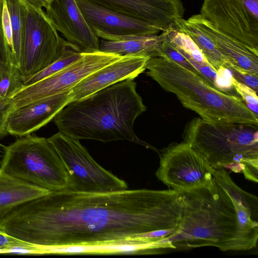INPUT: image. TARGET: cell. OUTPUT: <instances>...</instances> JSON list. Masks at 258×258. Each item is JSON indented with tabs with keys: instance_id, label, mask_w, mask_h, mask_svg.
Segmentation results:
<instances>
[{
	"instance_id": "cell-1",
	"label": "cell",
	"mask_w": 258,
	"mask_h": 258,
	"mask_svg": "<svg viewBox=\"0 0 258 258\" xmlns=\"http://www.w3.org/2000/svg\"><path fill=\"white\" fill-rule=\"evenodd\" d=\"M183 203L176 190L124 189L105 192L50 191L7 215L0 230L46 247L143 244L136 236L174 234Z\"/></svg>"
},
{
	"instance_id": "cell-2",
	"label": "cell",
	"mask_w": 258,
	"mask_h": 258,
	"mask_svg": "<svg viewBox=\"0 0 258 258\" xmlns=\"http://www.w3.org/2000/svg\"><path fill=\"white\" fill-rule=\"evenodd\" d=\"M214 169L207 184L177 191L183 201L182 218L168 240L175 248L251 249L258 238L257 198L239 188L227 170Z\"/></svg>"
},
{
	"instance_id": "cell-3",
	"label": "cell",
	"mask_w": 258,
	"mask_h": 258,
	"mask_svg": "<svg viewBox=\"0 0 258 258\" xmlns=\"http://www.w3.org/2000/svg\"><path fill=\"white\" fill-rule=\"evenodd\" d=\"M136 85L134 79L126 80L71 101L52 120L59 132L78 140H126L145 145L133 128L146 110Z\"/></svg>"
},
{
	"instance_id": "cell-4",
	"label": "cell",
	"mask_w": 258,
	"mask_h": 258,
	"mask_svg": "<svg viewBox=\"0 0 258 258\" xmlns=\"http://www.w3.org/2000/svg\"><path fill=\"white\" fill-rule=\"evenodd\" d=\"M147 75L203 120L218 124L258 127V117L236 96L218 90L165 56L150 58Z\"/></svg>"
},
{
	"instance_id": "cell-5",
	"label": "cell",
	"mask_w": 258,
	"mask_h": 258,
	"mask_svg": "<svg viewBox=\"0 0 258 258\" xmlns=\"http://www.w3.org/2000/svg\"><path fill=\"white\" fill-rule=\"evenodd\" d=\"M182 138L213 168L242 172L246 179L257 182V126L214 124L197 117L186 124Z\"/></svg>"
},
{
	"instance_id": "cell-6",
	"label": "cell",
	"mask_w": 258,
	"mask_h": 258,
	"mask_svg": "<svg viewBox=\"0 0 258 258\" xmlns=\"http://www.w3.org/2000/svg\"><path fill=\"white\" fill-rule=\"evenodd\" d=\"M0 169L7 174L50 191L67 189V170L48 139L30 135L3 146Z\"/></svg>"
},
{
	"instance_id": "cell-7",
	"label": "cell",
	"mask_w": 258,
	"mask_h": 258,
	"mask_svg": "<svg viewBox=\"0 0 258 258\" xmlns=\"http://www.w3.org/2000/svg\"><path fill=\"white\" fill-rule=\"evenodd\" d=\"M67 170V189L80 192H105L128 189L124 180L103 168L91 156L79 140L60 132L48 138Z\"/></svg>"
},
{
	"instance_id": "cell-8",
	"label": "cell",
	"mask_w": 258,
	"mask_h": 258,
	"mask_svg": "<svg viewBox=\"0 0 258 258\" xmlns=\"http://www.w3.org/2000/svg\"><path fill=\"white\" fill-rule=\"evenodd\" d=\"M25 7L24 39L19 67L24 77L45 68L58 59L68 48H77L59 35L43 9L26 0Z\"/></svg>"
},
{
	"instance_id": "cell-9",
	"label": "cell",
	"mask_w": 258,
	"mask_h": 258,
	"mask_svg": "<svg viewBox=\"0 0 258 258\" xmlns=\"http://www.w3.org/2000/svg\"><path fill=\"white\" fill-rule=\"evenodd\" d=\"M214 170L200 152L183 141L160 151L156 176L170 189L181 191L207 184Z\"/></svg>"
},
{
	"instance_id": "cell-10",
	"label": "cell",
	"mask_w": 258,
	"mask_h": 258,
	"mask_svg": "<svg viewBox=\"0 0 258 258\" xmlns=\"http://www.w3.org/2000/svg\"><path fill=\"white\" fill-rule=\"evenodd\" d=\"M122 56L101 51L82 52L77 60L55 74L34 84L24 86L11 99L13 108L71 90L90 74Z\"/></svg>"
},
{
	"instance_id": "cell-11",
	"label": "cell",
	"mask_w": 258,
	"mask_h": 258,
	"mask_svg": "<svg viewBox=\"0 0 258 258\" xmlns=\"http://www.w3.org/2000/svg\"><path fill=\"white\" fill-rule=\"evenodd\" d=\"M201 14L258 53V0H204Z\"/></svg>"
},
{
	"instance_id": "cell-12",
	"label": "cell",
	"mask_w": 258,
	"mask_h": 258,
	"mask_svg": "<svg viewBox=\"0 0 258 258\" xmlns=\"http://www.w3.org/2000/svg\"><path fill=\"white\" fill-rule=\"evenodd\" d=\"M45 10L57 31L80 52L100 51L99 38L86 22L76 0H51Z\"/></svg>"
},
{
	"instance_id": "cell-13",
	"label": "cell",
	"mask_w": 258,
	"mask_h": 258,
	"mask_svg": "<svg viewBox=\"0 0 258 258\" xmlns=\"http://www.w3.org/2000/svg\"><path fill=\"white\" fill-rule=\"evenodd\" d=\"M70 92L66 90L12 108L6 119L8 134L29 135L47 124L71 102Z\"/></svg>"
},
{
	"instance_id": "cell-14",
	"label": "cell",
	"mask_w": 258,
	"mask_h": 258,
	"mask_svg": "<svg viewBox=\"0 0 258 258\" xmlns=\"http://www.w3.org/2000/svg\"><path fill=\"white\" fill-rule=\"evenodd\" d=\"M95 5L146 22L163 31L183 18L180 0H86Z\"/></svg>"
},
{
	"instance_id": "cell-15",
	"label": "cell",
	"mask_w": 258,
	"mask_h": 258,
	"mask_svg": "<svg viewBox=\"0 0 258 258\" xmlns=\"http://www.w3.org/2000/svg\"><path fill=\"white\" fill-rule=\"evenodd\" d=\"M149 59L135 55L122 56L90 74L71 89V102L85 98L121 81L134 79L145 71Z\"/></svg>"
},
{
	"instance_id": "cell-16",
	"label": "cell",
	"mask_w": 258,
	"mask_h": 258,
	"mask_svg": "<svg viewBox=\"0 0 258 258\" xmlns=\"http://www.w3.org/2000/svg\"><path fill=\"white\" fill-rule=\"evenodd\" d=\"M86 22L94 31L115 36L157 35L161 31L150 24L86 0H76Z\"/></svg>"
},
{
	"instance_id": "cell-17",
	"label": "cell",
	"mask_w": 258,
	"mask_h": 258,
	"mask_svg": "<svg viewBox=\"0 0 258 258\" xmlns=\"http://www.w3.org/2000/svg\"><path fill=\"white\" fill-rule=\"evenodd\" d=\"M212 40L229 62L227 68L237 67L258 76V53L223 32L201 14L189 18Z\"/></svg>"
},
{
	"instance_id": "cell-18",
	"label": "cell",
	"mask_w": 258,
	"mask_h": 258,
	"mask_svg": "<svg viewBox=\"0 0 258 258\" xmlns=\"http://www.w3.org/2000/svg\"><path fill=\"white\" fill-rule=\"evenodd\" d=\"M101 39L100 51L120 56L135 55L148 58L161 56V35H128L115 36L94 31Z\"/></svg>"
},
{
	"instance_id": "cell-19",
	"label": "cell",
	"mask_w": 258,
	"mask_h": 258,
	"mask_svg": "<svg viewBox=\"0 0 258 258\" xmlns=\"http://www.w3.org/2000/svg\"><path fill=\"white\" fill-rule=\"evenodd\" d=\"M162 32V38L181 52L200 72L210 86L221 91V83L223 84L222 75L209 62L187 35L178 31L173 26Z\"/></svg>"
},
{
	"instance_id": "cell-20",
	"label": "cell",
	"mask_w": 258,
	"mask_h": 258,
	"mask_svg": "<svg viewBox=\"0 0 258 258\" xmlns=\"http://www.w3.org/2000/svg\"><path fill=\"white\" fill-rule=\"evenodd\" d=\"M50 191L11 176L0 169V223L19 205Z\"/></svg>"
},
{
	"instance_id": "cell-21",
	"label": "cell",
	"mask_w": 258,
	"mask_h": 258,
	"mask_svg": "<svg viewBox=\"0 0 258 258\" xmlns=\"http://www.w3.org/2000/svg\"><path fill=\"white\" fill-rule=\"evenodd\" d=\"M173 27L186 34L192 40L207 60L217 72L221 68L227 69L230 66L212 40L189 18L176 20Z\"/></svg>"
},
{
	"instance_id": "cell-22",
	"label": "cell",
	"mask_w": 258,
	"mask_h": 258,
	"mask_svg": "<svg viewBox=\"0 0 258 258\" xmlns=\"http://www.w3.org/2000/svg\"><path fill=\"white\" fill-rule=\"evenodd\" d=\"M149 244H108L93 245H73L63 247H48L50 254H108L124 252H137L148 250Z\"/></svg>"
},
{
	"instance_id": "cell-23",
	"label": "cell",
	"mask_w": 258,
	"mask_h": 258,
	"mask_svg": "<svg viewBox=\"0 0 258 258\" xmlns=\"http://www.w3.org/2000/svg\"><path fill=\"white\" fill-rule=\"evenodd\" d=\"M9 11L13 34V63L20 66L25 27V0H6Z\"/></svg>"
},
{
	"instance_id": "cell-24",
	"label": "cell",
	"mask_w": 258,
	"mask_h": 258,
	"mask_svg": "<svg viewBox=\"0 0 258 258\" xmlns=\"http://www.w3.org/2000/svg\"><path fill=\"white\" fill-rule=\"evenodd\" d=\"M24 86L23 76L17 66L0 62V96L11 99Z\"/></svg>"
},
{
	"instance_id": "cell-25",
	"label": "cell",
	"mask_w": 258,
	"mask_h": 258,
	"mask_svg": "<svg viewBox=\"0 0 258 258\" xmlns=\"http://www.w3.org/2000/svg\"><path fill=\"white\" fill-rule=\"evenodd\" d=\"M82 54L76 47L68 48L54 62L40 72L29 77H23L24 86L36 83L49 77L78 60Z\"/></svg>"
},
{
	"instance_id": "cell-26",
	"label": "cell",
	"mask_w": 258,
	"mask_h": 258,
	"mask_svg": "<svg viewBox=\"0 0 258 258\" xmlns=\"http://www.w3.org/2000/svg\"><path fill=\"white\" fill-rule=\"evenodd\" d=\"M161 35V34H160ZM162 56H165L176 62L188 70L194 73L207 83L203 75L175 47L162 38L161 46Z\"/></svg>"
},
{
	"instance_id": "cell-27",
	"label": "cell",
	"mask_w": 258,
	"mask_h": 258,
	"mask_svg": "<svg viewBox=\"0 0 258 258\" xmlns=\"http://www.w3.org/2000/svg\"><path fill=\"white\" fill-rule=\"evenodd\" d=\"M230 82L237 92L240 95L245 104L253 113L257 115L258 98L257 93L246 84L236 80L232 75Z\"/></svg>"
},
{
	"instance_id": "cell-28",
	"label": "cell",
	"mask_w": 258,
	"mask_h": 258,
	"mask_svg": "<svg viewBox=\"0 0 258 258\" xmlns=\"http://www.w3.org/2000/svg\"><path fill=\"white\" fill-rule=\"evenodd\" d=\"M232 76L238 81L250 87L256 93L258 90V76L238 68L228 69Z\"/></svg>"
},
{
	"instance_id": "cell-29",
	"label": "cell",
	"mask_w": 258,
	"mask_h": 258,
	"mask_svg": "<svg viewBox=\"0 0 258 258\" xmlns=\"http://www.w3.org/2000/svg\"><path fill=\"white\" fill-rule=\"evenodd\" d=\"M2 23L5 41L7 46L11 50L13 56L14 49L13 34L10 15L6 0H3Z\"/></svg>"
},
{
	"instance_id": "cell-30",
	"label": "cell",
	"mask_w": 258,
	"mask_h": 258,
	"mask_svg": "<svg viewBox=\"0 0 258 258\" xmlns=\"http://www.w3.org/2000/svg\"><path fill=\"white\" fill-rule=\"evenodd\" d=\"M3 0H0V62L13 63L12 52L6 43L3 33Z\"/></svg>"
},
{
	"instance_id": "cell-31",
	"label": "cell",
	"mask_w": 258,
	"mask_h": 258,
	"mask_svg": "<svg viewBox=\"0 0 258 258\" xmlns=\"http://www.w3.org/2000/svg\"><path fill=\"white\" fill-rule=\"evenodd\" d=\"M12 108L13 104L10 99L0 96V137L8 135L6 131V119L8 113Z\"/></svg>"
},
{
	"instance_id": "cell-32",
	"label": "cell",
	"mask_w": 258,
	"mask_h": 258,
	"mask_svg": "<svg viewBox=\"0 0 258 258\" xmlns=\"http://www.w3.org/2000/svg\"><path fill=\"white\" fill-rule=\"evenodd\" d=\"M29 244L18 239L0 230V249L14 246L24 245Z\"/></svg>"
},
{
	"instance_id": "cell-33",
	"label": "cell",
	"mask_w": 258,
	"mask_h": 258,
	"mask_svg": "<svg viewBox=\"0 0 258 258\" xmlns=\"http://www.w3.org/2000/svg\"><path fill=\"white\" fill-rule=\"evenodd\" d=\"M33 6L38 8H46L51 0H26Z\"/></svg>"
},
{
	"instance_id": "cell-34",
	"label": "cell",
	"mask_w": 258,
	"mask_h": 258,
	"mask_svg": "<svg viewBox=\"0 0 258 258\" xmlns=\"http://www.w3.org/2000/svg\"><path fill=\"white\" fill-rule=\"evenodd\" d=\"M222 69H225V70H227V69H226V68H221L220 70H222ZM220 70H219V71H220ZM219 71H218V72H219ZM225 74H226V73H225ZM229 77H230V76H231V74L230 73V74H229ZM229 81H230V80H229ZM232 87H233V86H232Z\"/></svg>"
},
{
	"instance_id": "cell-35",
	"label": "cell",
	"mask_w": 258,
	"mask_h": 258,
	"mask_svg": "<svg viewBox=\"0 0 258 258\" xmlns=\"http://www.w3.org/2000/svg\"><path fill=\"white\" fill-rule=\"evenodd\" d=\"M1 146H2L1 144H0V147H1ZM0 156H1V155H0Z\"/></svg>"
}]
</instances>
